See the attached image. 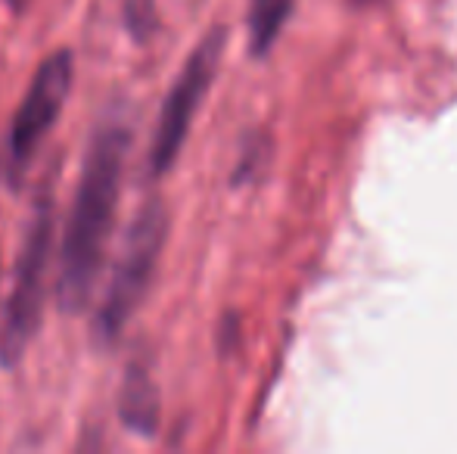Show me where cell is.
Masks as SVG:
<instances>
[{
    "label": "cell",
    "instance_id": "3",
    "mask_svg": "<svg viewBox=\"0 0 457 454\" xmlns=\"http://www.w3.org/2000/svg\"><path fill=\"white\" fill-rule=\"evenodd\" d=\"M165 236H169L165 206L159 200L144 202L140 212L134 215L131 227H128L119 261L112 268L100 309H96L94 330L100 340L112 343L121 334V327L134 318V311L140 309L146 290H150L153 274H156L159 255L165 249Z\"/></svg>",
    "mask_w": 457,
    "mask_h": 454
},
{
    "label": "cell",
    "instance_id": "4",
    "mask_svg": "<svg viewBox=\"0 0 457 454\" xmlns=\"http://www.w3.org/2000/svg\"><path fill=\"white\" fill-rule=\"evenodd\" d=\"M72 54L69 50H56L31 75L29 91H25L22 103H19L16 115H12L4 150H0V169H4V177L10 184H19V177L25 175L35 153L41 150L47 134L60 121L62 106H66L69 91H72Z\"/></svg>",
    "mask_w": 457,
    "mask_h": 454
},
{
    "label": "cell",
    "instance_id": "8",
    "mask_svg": "<svg viewBox=\"0 0 457 454\" xmlns=\"http://www.w3.org/2000/svg\"><path fill=\"white\" fill-rule=\"evenodd\" d=\"M125 19H128V31H131L137 41L150 37L153 22H156L153 0H125Z\"/></svg>",
    "mask_w": 457,
    "mask_h": 454
},
{
    "label": "cell",
    "instance_id": "9",
    "mask_svg": "<svg viewBox=\"0 0 457 454\" xmlns=\"http://www.w3.org/2000/svg\"><path fill=\"white\" fill-rule=\"evenodd\" d=\"M6 4H10V6H12V10H25V6H29V4H31V0H6Z\"/></svg>",
    "mask_w": 457,
    "mask_h": 454
},
{
    "label": "cell",
    "instance_id": "5",
    "mask_svg": "<svg viewBox=\"0 0 457 454\" xmlns=\"http://www.w3.org/2000/svg\"><path fill=\"white\" fill-rule=\"evenodd\" d=\"M224 44H228V31L212 29L193 47V54L187 56L181 72H178L175 85H171L169 97L162 103V112H159L156 134H153L150 144V171L156 177H162L181 156L193 119H196L199 106H203L205 94L215 81L218 66H221Z\"/></svg>",
    "mask_w": 457,
    "mask_h": 454
},
{
    "label": "cell",
    "instance_id": "6",
    "mask_svg": "<svg viewBox=\"0 0 457 454\" xmlns=\"http://www.w3.org/2000/svg\"><path fill=\"white\" fill-rule=\"evenodd\" d=\"M121 424L131 433L140 436H153L159 426V395L153 386V376L146 374L144 364H131L125 370V383H121V399H119Z\"/></svg>",
    "mask_w": 457,
    "mask_h": 454
},
{
    "label": "cell",
    "instance_id": "7",
    "mask_svg": "<svg viewBox=\"0 0 457 454\" xmlns=\"http://www.w3.org/2000/svg\"><path fill=\"white\" fill-rule=\"evenodd\" d=\"M295 0H249V44L255 56H268L280 37Z\"/></svg>",
    "mask_w": 457,
    "mask_h": 454
},
{
    "label": "cell",
    "instance_id": "2",
    "mask_svg": "<svg viewBox=\"0 0 457 454\" xmlns=\"http://www.w3.org/2000/svg\"><path fill=\"white\" fill-rule=\"evenodd\" d=\"M56 227V196L50 184H44L35 200L29 225H25L22 246H19L12 290L6 299L4 321H0V364L12 367L35 340L37 324L44 315V293H47L50 252H54Z\"/></svg>",
    "mask_w": 457,
    "mask_h": 454
},
{
    "label": "cell",
    "instance_id": "1",
    "mask_svg": "<svg viewBox=\"0 0 457 454\" xmlns=\"http://www.w3.org/2000/svg\"><path fill=\"white\" fill-rule=\"evenodd\" d=\"M128 146H131V134L121 121L96 128L91 146H87L81 181L75 190L66 234H62L60 280H56V299H60V309L69 315L87 309L94 296L106 243L115 225Z\"/></svg>",
    "mask_w": 457,
    "mask_h": 454
}]
</instances>
